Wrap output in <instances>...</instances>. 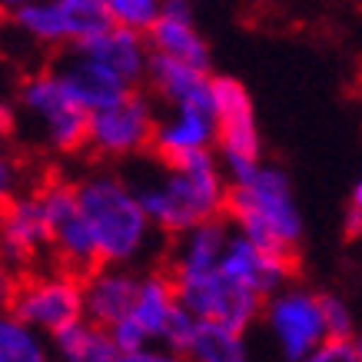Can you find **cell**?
<instances>
[{
  "label": "cell",
  "mask_w": 362,
  "mask_h": 362,
  "mask_svg": "<svg viewBox=\"0 0 362 362\" xmlns=\"http://www.w3.org/2000/svg\"><path fill=\"white\" fill-rule=\"evenodd\" d=\"M130 183L146 216L166 236H180L203 223L226 220L230 180L220 163V153L213 150L183 156L173 163L156 160L153 180H143V183L130 180Z\"/></svg>",
  "instance_id": "6da1fadb"
},
{
  "label": "cell",
  "mask_w": 362,
  "mask_h": 362,
  "mask_svg": "<svg viewBox=\"0 0 362 362\" xmlns=\"http://www.w3.org/2000/svg\"><path fill=\"white\" fill-rule=\"evenodd\" d=\"M77 199L97 243L100 266L133 269V263L143 259V252L150 250L156 230L133 183L113 170H97L77 180Z\"/></svg>",
  "instance_id": "7a4b0ae2"
},
{
  "label": "cell",
  "mask_w": 362,
  "mask_h": 362,
  "mask_svg": "<svg viewBox=\"0 0 362 362\" xmlns=\"http://www.w3.org/2000/svg\"><path fill=\"white\" fill-rule=\"evenodd\" d=\"M226 220L256 246L296 259V246L303 240V213L293 183L279 166L263 163L252 176L230 183Z\"/></svg>",
  "instance_id": "3957f363"
},
{
  "label": "cell",
  "mask_w": 362,
  "mask_h": 362,
  "mask_svg": "<svg viewBox=\"0 0 362 362\" xmlns=\"http://www.w3.org/2000/svg\"><path fill=\"white\" fill-rule=\"evenodd\" d=\"M216 150L230 183H240L263 166V136L252 110L250 90L236 77H213Z\"/></svg>",
  "instance_id": "277c9868"
},
{
  "label": "cell",
  "mask_w": 362,
  "mask_h": 362,
  "mask_svg": "<svg viewBox=\"0 0 362 362\" xmlns=\"http://www.w3.org/2000/svg\"><path fill=\"white\" fill-rule=\"evenodd\" d=\"M17 107L40 127V136L57 153L87 150L90 113L74 103V97L60 87L54 70H33L17 83Z\"/></svg>",
  "instance_id": "5b68a950"
},
{
  "label": "cell",
  "mask_w": 362,
  "mask_h": 362,
  "mask_svg": "<svg viewBox=\"0 0 362 362\" xmlns=\"http://www.w3.org/2000/svg\"><path fill=\"white\" fill-rule=\"evenodd\" d=\"M37 197L44 203L47 226H50V250H54V266L74 276H90L100 269L97 243L90 233L83 209L77 199V183H70L64 176H47L37 183Z\"/></svg>",
  "instance_id": "8992f818"
},
{
  "label": "cell",
  "mask_w": 362,
  "mask_h": 362,
  "mask_svg": "<svg viewBox=\"0 0 362 362\" xmlns=\"http://www.w3.org/2000/svg\"><path fill=\"white\" fill-rule=\"evenodd\" d=\"M11 316L23 326H30L40 336H54L70 322L87 319L83 309V279L64 269H33L21 276V286L13 293Z\"/></svg>",
  "instance_id": "52a82bcc"
},
{
  "label": "cell",
  "mask_w": 362,
  "mask_h": 362,
  "mask_svg": "<svg viewBox=\"0 0 362 362\" xmlns=\"http://www.w3.org/2000/svg\"><path fill=\"white\" fill-rule=\"evenodd\" d=\"M263 322L279 362H303L329 339L322 319V293H313L306 286H286L283 293L266 299Z\"/></svg>",
  "instance_id": "ba28073f"
},
{
  "label": "cell",
  "mask_w": 362,
  "mask_h": 362,
  "mask_svg": "<svg viewBox=\"0 0 362 362\" xmlns=\"http://www.w3.org/2000/svg\"><path fill=\"white\" fill-rule=\"evenodd\" d=\"M33 44L44 47H74L90 44L93 37L113 27L103 0H37L11 17Z\"/></svg>",
  "instance_id": "9c48e42d"
},
{
  "label": "cell",
  "mask_w": 362,
  "mask_h": 362,
  "mask_svg": "<svg viewBox=\"0 0 362 362\" xmlns=\"http://www.w3.org/2000/svg\"><path fill=\"white\" fill-rule=\"evenodd\" d=\"M156 123H160V117H156L150 93L133 90L120 103H113L100 113H90L87 150L103 156V160H127V156L153 153Z\"/></svg>",
  "instance_id": "30bf717a"
},
{
  "label": "cell",
  "mask_w": 362,
  "mask_h": 362,
  "mask_svg": "<svg viewBox=\"0 0 362 362\" xmlns=\"http://www.w3.org/2000/svg\"><path fill=\"white\" fill-rule=\"evenodd\" d=\"M176 299L180 306L189 309L199 322H216L233 332H246L256 326V319H263L266 299L243 286L240 279H233L220 269L203 279H189V283H176Z\"/></svg>",
  "instance_id": "8fae6325"
},
{
  "label": "cell",
  "mask_w": 362,
  "mask_h": 362,
  "mask_svg": "<svg viewBox=\"0 0 362 362\" xmlns=\"http://www.w3.org/2000/svg\"><path fill=\"white\" fill-rule=\"evenodd\" d=\"M44 252L54 259L44 203L37 197V189H23L0 213V256L23 276L44 269L40 266Z\"/></svg>",
  "instance_id": "7c38bea8"
},
{
  "label": "cell",
  "mask_w": 362,
  "mask_h": 362,
  "mask_svg": "<svg viewBox=\"0 0 362 362\" xmlns=\"http://www.w3.org/2000/svg\"><path fill=\"white\" fill-rule=\"evenodd\" d=\"M220 269L226 276H233V279H240L243 286L256 289L263 299H273L276 293H283L286 286H293L296 259L263 250V246H256L252 240H246L243 233L233 230Z\"/></svg>",
  "instance_id": "4fadbf2b"
},
{
  "label": "cell",
  "mask_w": 362,
  "mask_h": 362,
  "mask_svg": "<svg viewBox=\"0 0 362 362\" xmlns=\"http://www.w3.org/2000/svg\"><path fill=\"white\" fill-rule=\"evenodd\" d=\"M50 70L60 80V87L74 97V103H80L87 113L107 110L113 103H120L127 93H133V87H127L120 77H113L107 66H100L83 50H64L50 64Z\"/></svg>",
  "instance_id": "5bb4252c"
},
{
  "label": "cell",
  "mask_w": 362,
  "mask_h": 362,
  "mask_svg": "<svg viewBox=\"0 0 362 362\" xmlns=\"http://www.w3.org/2000/svg\"><path fill=\"white\" fill-rule=\"evenodd\" d=\"M230 233L233 230L226 220H213L180 233V236H173V246H170L163 269L173 276V283H189V279H203V276L220 273Z\"/></svg>",
  "instance_id": "9a60e30c"
},
{
  "label": "cell",
  "mask_w": 362,
  "mask_h": 362,
  "mask_svg": "<svg viewBox=\"0 0 362 362\" xmlns=\"http://www.w3.org/2000/svg\"><path fill=\"white\" fill-rule=\"evenodd\" d=\"M216 143V113L213 103H199V107H176L166 110L156 123V140L153 156L163 163L183 160V156L213 150Z\"/></svg>",
  "instance_id": "2e32d148"
},
{
  "label": "cell",
  "mask_w": 362,
  "mask_h": 362,
  "mask_svg": "<svg viewBox=\"0 0 362 362\" xmlns=\"http://www.w3.org/2000/svg\"><path fill=\"white\" fill-rule=\"evenodd\" d=\"M146 40L153 47V54L173 57V60H183V64L199 66L209 74L213 57H209V44L203 40V33L197 30V21H193V0H163V11L150 27Z\"/></svg>",
  "instance_id": "e0dca14e"
},
{
  "label": "cell",
  "mask_w": 362,
  "mask_h": 362,
  "mask_svg": "<svg viewBox=\"0 0 362 362\" xmlns=\"http://www.w3.org/2000/svg\"><path fill=\"white\" fill-rule=\"evenodd\" d=\"M140 276L143 273H133L127 266H100L83 276V309L90 322L113 329L130 316L140 293Z\"/></svg>",
  "instance_id": "ac0fdd59"
},
{
  "label": "cell",
  "mask_w": 362,
  "mask_h": 362,
  "mask_svg": "<svg viewBox=\"0 0 362 362\" xmlns=\"http://www.w3.org/2000/svg\"><path fill=\"white\" fill-rule=\"evenodd\" d=\"M74 50H83L87 57H93L100 66H107L113 77H120L133 90L146 83V70H150V57H153V47L146 40V33L117 27V23L100 37H93L90 44L74 47Z\"/></svg>",
  "instance_id": "d6986e66"
},
{
  "label": "cell",
  "mask_w": 362,
  "mask_h": 362,
  "mask_svg": "<svg viewBox=\"0 0 362 362\" xmlns=\"http://www.w3.org/2000/svg\"><path fill=\"white\" fill-rule=\"evenodd\" d=\"M146 87L156 93V100L166 110L176 107H199V103H213V77L199 66H189L173 57L153 54L150 57V70H146Z\"/></svg>",
  "instance_id": "ffe728a7"
},
{
  "label": "cell",
  "mask_w": 362,
  "mask_h": 362,
  "mask_svg": "<svg viewBox=\"0 0 362 362\" xmlns=\"http://www.w3.org/2000/svg\"><path fill=\"white\" fill-rule=\"evenodd\" d=\"M180 299H176V283L166 269H146L140 276V293H136V303H133L130 319L133 326L146 336L150 346H160V336H163L166 322L176 313Z\"/></svg>",
  "instance_id": "44dd1931"
},
{
  "label": "cell",
  "mask_w": 362,
  "mask_h": 362,
  "mask_svg": "<svg viewBox=\"0 0 362 362\" xmlns=\"http://www.w3.org/2000/svg\"><path fill=\"white\" fill-rule=\"evenodd\" d=\"M50 349L57 362H117L120 349L113 342L110 329H103L90 319H77L66 329L50 336Z\"/></svg>",
  "instance_id": "7402d4cb"
},
{
  "label": "cell",
  "mask_w": 362,
  "mask_h": 362,
  "mask_svg": "<svg viewBox=\"0 0 362 362\" xmlns=\"http://www.w3.org/2000/svg\"><path fill=\"white\" fill-rule=\"evenodd\" d=\"M183 359L189 362H252L243 332H233L216 322H199Z\"/></svg>",
  "instance_id": "603a6c76"
},
{
  "label": "cell",
  "mask_w": 362,
  "mask_h": 362,
  "mask_svg": "<svg viewBox=\"0 0 362 362\" xmlns=\"http://www.w3.org/2000/svg\"><path fill=\"white\" fill-rule=\"evenodd\" d=\"M0 362H54V349L17 316L0 313Z\"/></svg>",
  "instance_id": "cb8c5ba5"
},
{
  "label": "cell",
  "mask_w": 362,
  "mask_h": 362,
  "mask_svg": "<svg viewBox=\"0 0 362 362\" xmlns=\"http://www.w3.org/2000/svg\"><path fill=\"white\" fill-rule=\"evenodd\" d=\"M103 7H107V13H110V21L117 27L150 33V27L163 11V0H103Z\"/></svg>",
  "instance_id": "d4e9b609"
},
{
  "label": "cell",
  "mask_w": 362,
  "mask_h": 362,
  "mask_svg": "<svg viewBox=\"0 0 362 362\" xmlns=\"http://www.w3.org/2000/svg\"><path fill=\"white\" fill-rule=\"evenodd\" d=\"M322 319L329 339H356V316L339 293H322Z\"/></svg>",
  "instance_id": "484cf974"
},
{
  "label": "cell",
  "mask_w": 362,
  "mask_h": 362,
  "mask_svg": "<svg viewBox=\"0 0 362 362\" xmlns=\"http://www.w3.org/2000/svg\"><path fill=\"white\" fill-rule=\"evenodd\" d=\"M17 187H21V160L13 153L11 136H0V213L21 193Z\"/></svg>",
  "instance_id": "4316f807"
},
{
  "label": "cell",
  "mask_w": 362,
  "mask_h": 362,
  "mask_svg": "<svg viewBox=\"0 0 362 362\" xmlns=\"http://www.w3.org/2000/svg\"><path fill=\"white\" fill-rule=\"evenodd\" d=\"M303 362H359V349H356V339H326Z\"/></svg>",
  "instance_id": "83f0119b"
},
{
  "label": "cell",
  "mask_w": 362,
  "mask_h": 362,
  "mask_svg": "<svg viewBox=\"0 0 362 362\" xmlns=\"http://www.w3.org/2000/svg\"><path fill=\"white\" fill-rule=\"evenodd\" d=\"M342 230H346V236H362V176L349 193V203L342 213Z\"/></svg>",
  "instance_id": "f1b7e54d"
},
{
  "label": "cell",
  "mask_w": 362,
  "mask_h": 362,
  "mask_svg": "<svg viewBox=\"0 0 362 362\" xmlns=\"http://www.w3.org/2000/svg\"><path fill=\"white\" fill-rule=\"evenodd\" d=\"M17 286H21V273H17V269L0 256V313H11V303H13Z\"/></svg>",
  "instance_id": "f546056e"
},
{
  "label": "cell",
  "mask_w": 362,
  "mask_h": 362,
  "mask_svg": "<svg viewBox=\"0 0 362 362\" xmlns=\"http://www.w3.org/2000/svg\"><path fill=\"white\" fill-rule=\"evenodd\" d=\"M117 362H189L176 352H166L160 346H146V349H136V352H120Z\"/></svg>",
  "instance_id": "4dcf8cb0"
},
{
  "label": "cell",
  "mask_w": 362,
  "mask_h": 362,
  "mask_svg": "<svg viewBox=\"0 0 362 362\" xmlns=\"http://www.w3.org/2000/svg\"><path fill=\"white\" fill-rule=\"evenodd\" d=\"M13 127H17V110L7 97H0V136H13Z\"/></svg>",
  "instance_id": "1f68e13d"
},
{
  "label": "cell",
  "mask_w": 362,
  "mask_h": 362,
  "mask_svg": "<svg viewBox=\"0 0 362 362\" xmlns=\"http://www.w3.org/2000/svg\"><path fill=\"white\" fill-rule=\"evenodd\" d=\"M30 4H37V0H0V11H7L13 17L17 11H23V7H30Z\"/></svg>",
  "instance_id": "d6a6232c"
},
{
  "label": "cell",
  "mask_w": 362,
  "mask_h": 362,
  "mask_svg": "<svg viewBox=\"0 0 362 362\" xmlns=\"http://www.w3.org/2000/svg\"><path fill=\"white\" fill-rule=\"evenodd\" d=\"M356 349H359V362H362V336H356Z\"/></svg>",
  "instance_id": "836d02e7"
}]
</instances>
